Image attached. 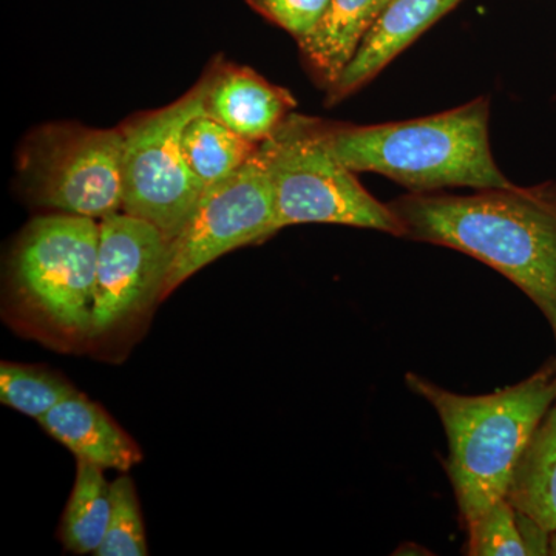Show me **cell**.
<instances>
[{
	"label": "cell",
	"mask_w": 556,
	"mask_h": 556,
	"mask_svg": "<svg viewBox=\"0 0 556 556\" xmlns=\"http://www.w3.org/2000/svg\"><path fill=\"white\" fill-rule=\"evenodd\" d=\"M405 239L455 249L503 274L556 324V179L471 195L409 192L391 201Z\"/></svg>",
	"instance_id": "6da1fadb"
},
{
	"label": "cell",
	"mask_w": 556,
	"mask_h": 556,
	"mask_svg": "<svg viewBox=\"0 0 556 556\" xmlns=\"http://www.w3.org/2000/svg\"><path fill=\"white\" fill-rule=\"evenodd\" d=\"M405 382L437 409L444 426L445 467L467 526L506 497L519 457L556 402L555 365L484 396L452 393L413 372Z\"/></svg>",
	"instance_id": "7a4b0ae2"
},
{
	"label": "cell",
	"mask_w": 556,
	"mask_h": 556,
	"mask_svg": "<svg viewBox=\"0 0 556 556\" xmlns=\"http://www.w3.org/2000/svg\"><path fill=\"white\" fill-rule=\"evenodd\" d=\"M486 98L401 123L328 126L338 159L354 172H376L409 192L477 190L514 185L496 166L489 137Z\"/></svg>",
	"instance_id": "3957f363"
},
{
	"label": "cell",
	"mask_w": 556,
	"mask_h": 556,
	"mask_svg": "<svg viewBox=\"0 0 556 556\" xmlns=\"http://www.w3.org/2000/svg\"><path fill=\"white\" fill-rule=\"evenodd\" d=\"M260 150L273 181L278 230L329 223L405 237L390 204L376 200L338 159L328 124L291 113Z\"/></svg>",
	"instance_id": "277c9868"
},
{
	"label": "cell",
	"mask_w": 556,
	"mask_h": 556,
	"mask_svg": "<svg viewBox=\"0 0 556 556\" xmlns=\"http://www.w3.org/2000/svg\"><path fill=\"white\" fill-rule=\"evenodd\" d=\"M98 247L97 219L58 214L31 222L14 251L22 306L64 338H93Z\"/></svg>",
	"instance_id": "5b68a950"
},
{
	"label": "cell",
	"mask_w": 556,
	"mask_h": 556,
	"mask_svg": "<svg viewBox=\"0 0 556 556\" xmlns=\"http://www.w3.org/2000/svg\"><path fill=\"white\" fill-rule=\"evenodd\" d=\"M206 78L155 112L135 116L124 135L123 212L152 223L174 240L195 211L206 186L190 169L181 148L190 119L206 113Z\"/></svg>",
	"instance_id": "8992f818"
},
{
	"label": "cell",
	"mask_w": 556,
	"mask_h": 556,
	"mask_svg": "<svg viewBox=\"0 0 556 556\" xmlns=\"http://www.w3.org/2000/svg\"><path fill=\"white\" fill-rule=\"evenodd\" d=\"M277 232L273 181L258 148L239 170L204 190L185 228L170 241L161 300L215 260Z\"/></svg>",
	"instance_id": "52a82bcc"
},
{
	"label": "cell",
	"mask_w": 556,
	"mask_h": 556,
	"mask_svg": "<svg viewBox=\"0 0 556 556\" xmlns=\"http://www.w3.org/2000/svg\"><path fill=\"white\" fill-rule=\"evenodd\" d=\"M124 135L119 129L51 127L27 155L33 197L61 214L102 219L123 211Z\"/></svg>",
	"instance_id": "ba28073f"
},
{
	"label": "cell",
	"mask_w": 556,
	"mask_h": 556,
	"mask_svg": "<svg viewBox=\"0 0 556 556\" xmlns=\"http://www.w3.org/2000/svg\"><path fill=\"white\" fill-rule=\"evenodd\" d=\"M170 241L152 223L116 212L100 223L93 338L108 334L163 298Z\"/></svg>",
	"instance_id": "9c48e42d"
},
{
	"label": "cell",
	"mask_w": 556,
	"mask_h": 556,
	"mask_svg": "<svg viewBox=\"0 0 556 556\" xmlns=\"http://www.w3.org/2000/svg\"><path fill=\"white\" fill-rule=\"evenodd\" d=\"M463 0H388L353 60L329 87V104L350 97Z\"/></svg>",
	"instance_id": "30bf717a"
},
{
	"label": "cell",
	"mask_w": 556,
	"mask_h": 556,
	"mask_svg": "<svg viewBox=\"0 0 556 556\" xmlns=\"http://www.w3.org/2000/svg\"><path fill=\"white\" fill-rule=\"evenodd\" d=\"M206 115L230 130L262 144L291 115L295 100L247 67L223 65L206 76Z\"/></svg>",
	"instance_id": "8fae6325"
},
{
	"label": "cell",
	"mask_w": 556,
	"mask_h": 556,
	"mask_svg": "<svg viewBox=\"0 0 556 556\" xmlns=\"http://www.w3.org/2000/svg\"><path fill=\"white\" fill-rule=\"evenodd\" d=\"M38 422L78 460L118 471H129L141 463V452L126 431L100 405L78 391L61 401Z\"/></svg>",
	"instance_id": "7c38bea8"
},
{
	"label": "cell",
	"mask_w": 556,
	"mask_h": 556,
	"mask_svg": "<svg viewBox=\"0 0 556 556\" xmlns=\"http://www.w3.org/2000/svg\"><path fill=\"white\" fill-rule=\"evenodd\" d=\"M388 0H331L308 38L299 42L303 58L325 86H334Z\"/></svg>",
	"instance_id": "4fadbf2b"
},
{
	"label": "cell",
	"mask_w": 556,
	"mask_h": 556,
	"mask_svg": "<svg viewBox=\"0 0 556 556\" xmlns=\"http://www.w3.org/2000/svg\"><path fill=\"white\" fill-rule=\"evenodd\" d=\"M506 500L548 533L556 532V402L519 457Z\"/></svg>",
	"instance_id": "5bb4252c"
},
{
	"label": "cell",
	"mask_w": 556,
	"mask_h": 556,
	"mask_svg": "<svg viewBox=\"0 0 556 556\" xmlns=\"http://www.w3.org/2000/svg\"><path fill=\"white\" fill-rule=\"evenodd\" d=\"M112 484L104 468L78 460L76 481L61 526V540L73 554L97 555L108 533Z\"/></svg>",
	"instance_id": "9a60e30c"
},
{
	"label": "cell",
	"mask_w": 556,
	"mask_h": 556,
	"mask_svg": "<svg viewBox=\"0 0 556 556\" xmlns=\"http://www.w3.org/2000/svg\"><path fill=\"white\" fill-rule=\"evenodd\" d=\"M181 148L190 169L208 188L244 166L260 144L203 113L182 130Z\"/></svg>",
	"instance_id": "2e32d148"
},
{
	"label": "cell",
	"mask_w": 556,
	"mask_h": 556,
	"mask_svg": "<svg viewBox=\"0 0 556 556\" xmlns=\"http://www.w3.org/2000/svg\"><path fill=\"white\" fill-rule=\"evenodd\" d=\"M75 391L47 369L10 362L0 365V401L33 419L39 420Z\"/></svg>",
	"instance_id": "e0dca14e"
},
{
	"label": "cell",
	"mask_w": 556,
	"mask_h": 556,
	"mask_svg": "<svg viewBox=\"0 0 556 556\" xmlns=\"http://www.w3.org/2000/svg\"><path fill=\"white\" fill-rule=\"evenodd\" d=\"M144 521L137 490L130 477L124 475L112 482V511L108 533L97 556L148 555Z\"/></svg>",
	"instance_id": "ac0fdd59"
},
{
	"label": "cell",
	"mask_w": 556,
	"mask_h": 556,
	"mask_svg": "<svg viewBox=\"0 0 556 556\" xmlns=\"http://www.w3.org/2000/svg\"><path fill=\"white\" fill-rule=\"evenodd\" d=\"M468 543L466 554L470 556H525L529 555L521 530H519L517 510L506 497L497 501L468 522Z\"/></svg>",
	"instance_id": "d6986e66"
},
{
	"label": "cell",
	"mask_w": 556,
	"mask_h": 556,
	"mask_svg": "<svg viewBox=\"0 0 556 556\" xmlns=\"http://www.w3.org/2000/svg\"><path fill=\"white\" fill-rule=\"evenodd\" d=\"M257 13L288 31L298 42L308 38L331 0H247Z\"/></svg>",
	"instance_id": "ffe728a7"
},
{
	"label": "cell",
	"mask_w": 556,
	"mask_h": 556,
	"mask_svg": "<svg viewBox=\"0 0 556 556\" xmlns=\"http://www.w3.org/2000/svg\"><path fill=\"white\" fill-rule=\"evenodd\" d=\"M548 555H556V532L551 533V543H548Z\"/></svg>",
	"instance_id": "44dd1931"
},
{
	"label": "cell",
	"mask_w": 556,
	"mask_h": 556,
	"mask_svg": "<svg viewBox=\"0 0 556 556\" xmlns=\"http://www.w3.org/2000/svg\"><path fill=\"white\" fill-rule=\"evenodd\" d=\"M552 331H554V336H555V343H556V324L555 325H552ZM555 382H556V357H555Z\"/></svg>",
	"instance_id": "7402d4cb"
}]
</instances>
